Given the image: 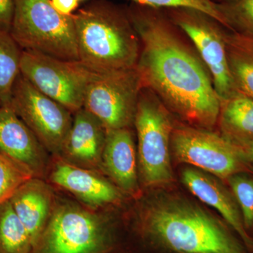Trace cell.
<instances>
[{
	"mask_svg": "<svg viewBox=\"0 0 253 253\" xmlns=\"http://www.w3.org/2000/svg\"><path fill=\"white\" fill-rule=\"evenodd\" d=\"M16 0H0V31L9 33Z\"/></svg>",
	"mask_w": 253,
	"mask_h": 253,
	"instance_id": "26",
	"label": "cell"
},
{
	"mask_svg": "<svg viewBox=\"0 0 253 253\" xmlns=\"http://www.w3.org/2000/svg\"><path fill=\"white\" fill-rule=\"evenodd\" d=\"M143 87L136 66L96 73L86 86L83 108L97 118L106 131L134 128Z\"/></svg>",
	"mask_w": 253,
	"mask_h": 253,
	"instance_id": "8",
	"label": "cell"
},
{
	"mask_svg": "<svg viewBox=\"0 0 253 253\" xmlns=\"http://www.w3.org/2000/svg\"><path fill=\"white\" fill-rule=\"evenodd\" d=\"M11 109L44 148L61 154L72 126V113L42 93L20 73L13 88Z\"/></svg>",
	"mask_w": 253,
	"mask_h": 253,
	"instance_id": "11",
	"label": "cell"
},
{
	"mask_svg": "<svg viewBox=\"0 0 253 253\" xmlns=\"http://www.w3.org/2000/svg\"><path fill=\"white\" fill-rule=\"evenodd\" d=\"M163 9L197 50L211 73L219 100L239 91L228 63L226 36L229 29L216 18L199 10L184 7Z\"/></svg>",
	"mask_w": 253,
	"mask_h": 253,
	"instance_id": "9",
	"label": "cell"
},
{
	"mask_svg": "<svg viewBox=\"0 0 253 253\" xmlns=\"http://www.w3.org/2000/svg\"><path fill=\"white\" fill-rule=\"evenodd\" d=\"M23 50L8 32L0 31V105L10 106L13 88L20 75Z\"/></svg>",
	"mask_w": 253,
	"mask_h": 253,
	"instance_id": "21",
	"label": "cell"
},
{
	"mask_svg": "<svg viewBox=\"0 0 253 253\" xmlns=\"http://www.w3.org/2000/svg\"><path fill=\"white\" fill-rule=\"evenodd\" d=\"M133 128L106 131L101 166L123 195L136 199L142 194Z\"/></svg>",
	"mask_w": 253,
	"mask_h": 253,
	"instance_id": "13",
	"label": "cell"
},
{
	"mask_svg": "<svg viewBox=\"0 0 253 253\" xmlns=\"http://www.w3.org/2000/svg\"><path fill=\"white\" fill-rule=\"evenodd\" d=\"M51 182L93 207L119 206L125 196L111 181L76 165L59 161L50 175Z\"/></svg>",
	"mask_w": 253,
	"mask_h": 253,
	"instance_id": "15",
	"label": "cell"
},
{
	"mask_svg": "<svg viewBox=\"0 0 253 253\" xmlns=\"http://www.w3.org/2000/svg\"><path fill=\"white\" fill-rule=\"evenodd\" d=\"M74 114L62 153L85 166H99L106 141V128L84 108Z\"/></svg>",
	"mask_w": 253,
	"mask_h": 253,
	"instance_id": "17",
	"label": "cell"
},
{
	"mask_svg": "<svg viewBox=\"0 0 253 253\" xmlns=\"http://www.w3.org/2000/svg\"><path fill=\"white\" fill-rule=\"evenodd\" d=\"M20 73L38 90L72 113L83 109L86 86L96 73L80 61H66L25 50Z\"/></svg>",
	"mask_w": 253,
	"mask_h": 253,
	"instance_id": "10",
	"label": "cell"
},
{
	"mask_svg": "<svg viewBox=\"0 0 253 253\" xmlns=\"http://www.w3.org/2000/svg\"><path fill=\"white\" fill-rule=\"evenodd\" d=\"M217 131L234 144L253 141V98L237 91L219 100Z\"/></svg>",
	"mask_w": 253,
	"mask_h": 253,
	"instance_id": "18",
	"label": "cell"
},
{
	"mask_svg": "<svg viewBox=\"0 0 253 253\" xmlns=\"http://www.w3.org/2000/svg\"><path fill=\"white\" fill-rule=\"evenodd\" d=\"M122 253H136L135 252H134V251H131V249L126 250V251H125V252H123Z\"/></svg>",
	"mask_w": 253,
	"mask_h": 253,
	"instance_id": "30",
	"label": "cell"
},
{
	"mask_svg": "<svg viewBox=\"0 0 253 253\" xmlns=\"http://www.w3.org/2000/svg\"><path fill=\"white\" fill-rule=\"evenodd\" d=\"M79 1H81V0H79Z\"/></svg>",
	"mask_w": 253,
	"mask_h": 253,
	"instance_id": "31",
	"label": "cell"
},
{
	"mask_svg": "<svg viewBox=\"0 0 253 253\" xmlns=\"http://www.w3.org/2000/svg\"><path fill=\"white\" fill-rule=\"evenodd\" d=\"M175 172L178 183L222 217L235 231L249 253H253V239L246 233L239 205L225 181L186 165L178 166Z\"/></svg>",
	"mask_w": 253,
	"mask_h": 253,
	"instance_id": "12",
	"label": "cell"
},
{
	"mask_svg": "<svg viewBox=\"0 0 253 253\" xmlns=\"http://www.w3.org/2000/svg\"><path fill=\"white\" fill-rule=\"evenodd\" d=\"M224 181L235 196L246 233L253 239V173H236Z\"/></svg>",
	"mask_w": 253,
	"mask_h": 253,
	"instance_id": "23",
	"label": "cell"
},
{
	"mask_svg": "<svg viewBox=\"0 0 253 253\" xmlns=\"http://www.w3.org/2000/svg\"><path fill=\"white\" fill-rule=\"evenodd\" d=\"M211 1L215 3V4H219V3L224 2V1H228V0H211Z\"/></svg>",
	"mask_w": 253,
	"mask_h": 253,
	"instance_id": "29",
	"label": "cell"
},
{
	"mask_svg": "<svg viewBox=\"0 0 253 253\" xmlns=\"http://www.w3.org/2000/svg\"><path fill=\"white\" fill-rule=\"evenodd\" d=\"M238 145H239L242 149L250 169H251V172L253 173V141Z\"/></svg>",
	"mask_w": 253,
	"mask_h": 253,
	"instance_id": "28",
	"label": "cell"
},
{
	"mask_svg": "<svg viewBox=\"0 0 253 253\" xmlns=\"http://www.w3.org/2000/svg\"><path fill=\"white\" fill-rule=\"evenodd\" d=\"M176 118L151 89L143 87L134 121L141 189L178 182L170 141Z\"/></svg>",
	"mask_w": 253,
	"mask_h": 253,
	"instance_id": "5",
	"label": "cell"
},
{
	"mask_svg": "<svg viewBox=\"0 0 253 253\" xmlns=\"http://www.w3.org/2000/svg\"><path fill=\"white\" fill-rule=\"evenodd\" d=\"M80 61L101 73L136 67L140 41L127 6L96 0L73 14Z\"/></svg>",
	"mask_w": 253,
	"mask_h": 253,
	"instance_id": "3",
	"label": "cell"
},
{
	"mask_svg": "<svg viewBox=\"0 0 253 253\" xmlns=\"http://www.w3.org/2000/svg\"><path fill=\"white\" fill-rule=\"evenodd\" d=\"M141 48L136 68L151 89L180 122L217 131L220 101L197 50L160 8L129 4Z\"/></svg>",
	"mask_w": 253,
	"mask_h": 253,
	"instance_id": "1",
	"label": "cell"
},
{
	"mask_svg": "<svg viewBox=\"0 0 253 253\" xmlns=\"http://www.w3.org/2000/svg\"><path fill=\"white\" fill-rule=\"evenodd\" d=\"M55 9L65 16H71L79 6V0H50Z\"/></svg>",
	"mask_w": 253,
	"mask_h": 253,
	"instance_id": "27",
	"label": "cell"
},
{
	"mask_svg": "<svg viewBox=\"0 0 253 253\" xmlns=\"http://www.w3.org/2000/svg\"><path fill=\"white\" fill-rule=\"evenodd\" d=\"M217 5L227 29L253 36V0H228Z\"/></svg>",
	"mask_w": 253,
	"mask_h": 253,
	"instance_id": "22",
	"label": "cell"
},
{
	"mask_svg": "<svg viewBox=\"0 0 253 253\" xmlns=\"http://www.w3.org/2000/svg\"><path fill=\"white\" fill-rule=\"evenodd\" d=\"M33 177L27 169L0 154V205L9 200L23 183Z\"/></svg>",
	"mask_w": 253,
	"mask_h": 253,
	"instance_id": "24",
	"label": "cell"
},
{
	"mask_svg": "<svg viewBox=\"0 0 253 253\" xmlns=\"http://www.w3.org/2000/svg\"><path fill=\"white\" fill-rule=\"evenodd\" d=\"M9 33L25 51L80 61L73 14H60L50 0H16Z\"/></svg>",
	"mask_w": 253,
	"mask_h": 253,
	"instance_id": "6",
	"label": "cell"
},
{
	"mask_svg": "<svg viewBox=\"0 0 253 253\" xmlns=\"http://www.w3.org/2000/svg\"><path fill=\"white\" fill-rule=\"evenodd\" d=\"M126 230L111 218L73 205L54 210L32 253H122Z\"/></svg>",
	"mask_w": 253,
	"mask_h": 253,
	"instance_id": "4",
	"label": "cell"
},
{
	"mask_svg": "<svg viewBox=\"0 0 253 253\" xmlns=\"http://www.w3.org/2000/svg\"><path fill=\"white\" fill-rule=\"evenodd\" d=\"M33 244L9 200L0 205V253H32Z\"/></svg>",
	"mask_w": 253,
	"mask_h": 253,
	"instance_id": "20",
	"label": "cell"
},
{
	"mask_svg": "<svg viewBox=\"0 0 253 253\" xmlns=\"http://www.w3.org/2000/svg\"><path fill=\"white\" fill-rule=\"evenodd\" d=\"M45 150L11 106L0 105V154L39 177L46 167Z\"/></svg>",
	"mask_w": 253,
	"mask_h": 253,
	"instance_id": "14",
	"label": "cell"
},
{
	"mask_svg": "<svg viewBox=\"0 0 253 253\" xmlns=\"http://www.w3.org/2000/svg\"><path fill=\"white\" fill-rule=\"evenodd\" d=\"M228 63L238 91L253 98V36L228 30Z\"/></svg>",
	"mask_w": 253,
	"mask_h": 253,
	"instance_id": "19",
	"label": "cell"
},
{
	"mask_svg": "<svg viewBox=\"0 0 253 253\" xmlns=\"http://www.w3.org/2000/svg\"><path fill=\"white\" fill-rule=\"evenodd\" d=\"M131 4L149 6V7L168 9V8L184 7L195 9L211 15L216 18L221 24L222 18L217 5L211 0H127Z\"/></svg>",
	"mask_w": 253,
	"mask_h": 253,
	"instance_id": "25",
	"label": "cell"
},
{
	"mask_svg": "<svg viewBox=\"0 0 253 253\" xmlns=\"http://www.w3.org/2000/svg\"><path fill=\"white\" fill-rule=\"evenodd\" d=\"M128 227L136 253H249L215 211L179 183L144 190Z\"/></svg>",
	"mask_w": 253,
	"mask_h": 253,
	"instance_id": "2",
	"label": "cell"
},
{
	"mask_svg": "<svg viewBox=\"0 0 253 253\" xmlns=\"http://www.w3.org/2000/svg\"><path fill=\"white\" fill-rule=\"evenodd\" d=\"M174 169L186 165L225 180L236 173L251 172L239 145L217 131L190 126L176 119L170 141Z\"/></svg>",
	"mask_w": 253,
	"mask_h": 253,
	"instance_id": "7",
	"label": "cell"
},
{
	"mask_svg": "<svg viewBox=\"0 0 253 253\" xmlns=\"http://www.w3.org/2000/svg\"><path fill=\"white\" fill-rule=\"evenodd\" d=\"M53 199L49 186L38 177L23 183L10 198L15 212L29 234L33 248L52 214Z\"/></svg>",
	"mask_w": 253,
	"mask_h": 253,
	"instance_id": "16",
	"label": "cell"
}]
</instances>
